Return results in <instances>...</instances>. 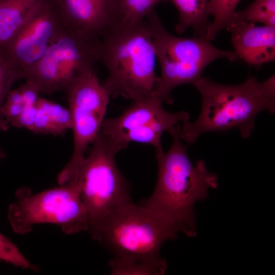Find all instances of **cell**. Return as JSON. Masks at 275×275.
<instances>
[{
	"label": "cell",
	"mask_w": 275,
	"mask_h": 275,
	"mask_svg": "<svg viewBox=\"0 0 275 275\" xmlns=\"http://www.w3.org/2000/svg\"><path fill=\"white\" fill-rule=\"evenodd\" d=\"M37 110L32 132L54 135L64 134L41 108L37 106Z\"/></svg>",
	"instance_id": "cell-23"
},
{
	"label": "cell",
	"mask_w": 275,
	"mask_h": 275,
	"mask_svg": "<svg viewBox=\"0 0 275 275\" xmlns=\"http://www.w3.org/2000/svg\"><path fill=\"white\" fill-rule=\"evenodd\" d=\"M238 58L249 65L260 67L275 59V25L255 23H231L227 28Z\"/></svg>",
	"instance_id": "cell-13"
},
{
	"label": "cell",
	"mask_w": 275,
	"mask_h": 275,
	"mask_svg": "<svg viewBox=\"0 0 275 275\" xmlns=\"http://www.w3.org/2000/svg\"><path fill=\"white\" fill-rule=\"evenodd\" d=\"M65 92L72 120L74 147L70 160L58 175L61 182L78 173L87 148L97 136L104 120L109 98L93 68L79 74Z\"/></svg>",
	"instance_id": "cell-8"
},
{
	"label": "cell",
	"mask_w": 275,
	"mask_h": 275,
	"mask_svg": "<svg viewBox=\"0 0 275 275\" xmlns=\"http://www.w3.org/2000/svg\"><path fill=\"white\" fill-rule=\"evenodd\" d=\"M36 105H24L21 113L11 126L17 128H25L32 131L37 113Z\"/></svg>",
	"instance_id": "cell-24"
},
{
	"label": "cell",
	"mask_w": 275,
	"mask_h": 275,
	"mask_svg": "<svg viewBox=\"0 0 275 275\" xmlns=\"http://www.w3.org/2000/svg\"><path fill=\"white\" fill-rule=\"evenodd\" d=\"M99 43L65 30L37 62L23 70L24 78L40 93L65 91L76 77L99 61Z\"/></svg>",
	"instance_id": "cell-9"
},
{
	"label": "cell",
	"mask_w": 275,
	"mask_h": 275,
	"mask_svg": "<svg viewBox=\"0 0 275 275\" xmlns=\"http://www.w3.org/2000/svg\"><path fill=\"white\" fill-rule=\"evenodd\" d=\"M24 78L23 71L13 65L0 48V130L6 131L10 126L3 117L2 106L14 83Z\"/></svg>",
	"instance_id": "cell-20"
},
{
	"label": "cell",
	"mask_w": 275,
	"mask_h": 275,
	"mask_svg": "<svg viewBox=\"0 0 275 275\" xmlns=\"http://www.w3.org/2000/svg\"><path fill=\"white\" fill-rule=\"evenodd\" d=\"M154 94L132 104L121 115L104 119L100 131L108 138L120 150L132 142L152 145L156 152L163 151L161 138L180 122L188 121L184 111L170 113Z\"/></svg>",
	"instance_id": "cell-10"
},
{
	"label": "cell",
	"mask_w": 275,
	"mask_h": 275,
	"mask_svg": "<svg viewBox=\"0 0 275 275\" xmlns=\"http://www.w3.org/2000/svg\"><path fill=\"white\" fill-rule=\"evenodd\" d=\"M179 12L176 31L183 33L191 29L195 37L205 38L211 22L209 20L208 0H170Z\"/></svg>",
	"instance_id": "cell-15"
},
{
	"label": "cell",
	"mask_w": 275,
	"mask_h": 275,
	"mask_svg": "<svg viewBox=\"0 0 275 275\" xmlns=\"http://www.w3.org/2000/svg\"><path fill=\"white\" fill-rule=\"evenodd\" d=\"M242 22L275 25V0H254L244 10L235 11L230 24Z\"/></svg>",
	"instance_id": "cell-18"
},
{
	"label": "cell",
	"mask_w": 275,
	"mask_h": 275,
	"mask_svg": "<svg viewBox=\"0 0 275 275\" xmlns=\"http://www.w3.org/2000/svg\"><path fill=\"white\" fill-rule=\"evenodd\" d=\"M119 20L114 29H124L145 20L156 6L170 0H117Z\"/></svg>",
	"instance_id": "cell-17"
},
{
	"label": "cell",
	"mask_w": 275,
	"mask_h": 275,
	"mask_svg": "<svg viewBox=\"0 0 275 275\" xmlns=\"http://www.w3.org/2000/svg\"><path fill=\"white\" fill-rule=\"evenodd\" d=\"M6 158V154L0 146V162Z\"/></svg>",
	"instance_id": "cell-26"
},
{
	"label": "cell",
	"mask_w": 275,
	"mask_h": 275,
	"mask_svg": "<svg viewBox=\"0 0 275 275\" xmlns=\"http://www.w3.org/2000/svg\"><path fill=\"white\" fill-rule=\"evenodd\" d=\"M240 0H208L210 15L214 19L211 22L205 39L214 40L218 33L230 24L235 12V9Z\"/></svg>",
	"instance_id": "cell-19"
},
{
	"label": "cell",
	"mask_w": 275,
	"mask_h": 275,
	"mask_svg": "<svg viewBox=\"0 0 275 275\" xmlns=\"http://www.w3.org/2000/svg\"><path fill=\"white\" fill-rule=\"evenodd\" d=\"M0 260L22 269H29L39 272V267L30 262L17 245L0 233Z\"/></svg>",
	"instance_id": "cell-21"
},
{
	"label": "cell",
	"mask_w": 275,
	"mask_h": 275,
	"mask_svg": "<svg viewBox=\"0 0 275 275\" xmlns=\"http://www.w3.org/2000/svg\"><path fill=\"white\" fill-rule=\"evenodd\" d=\"M99 61L108 75L102 84L109 96L133 101L148 98L154 91L156 53L146 20L130 28L114 29L98 44Z\"/></svg>",
	"instance_id": "cell-3"
},
{
	"label": "cell",
	"mask_w": 275,
	"mask_h": 275,
	"mask_svg": "<svg viewBox=\"0 0 275 275\" xmlns=\"http://www.w3.org/2000/svg\"><path fill=\"white\" fill-rule=\"evenodd\" d=\"M45 0H0V46L7 44Z\"/></svg>",
	"instance_id": "cell-14"
},
{
	"label": "cell",
	"mask_w": 275,
	"mask_h": 275,
	"mask_svg": "<svg viewBox=\"0 0 275 275\" xmlns=\"http://www.w3.org/2000/svg\"><path fill=\"white\" fill-rule=\"evenodd\" d=\"M180 128L178 125L169 132L173 143L168 152H156V184L152 194L139 204L155 212L178 233L194 237L195 204L207 198L209 189L217 187L218 178L208 171L204 161L191 163L187 147L178 136Z\"/></svg>",
	"instance_id": "cell-1"
},
{
	"label": "cell",
	"mask_w": 275,
	"mask_h": 275,
	"mask_svg": "<svg viewBox=\"0 0 275 275\" xmlns=\"http://www.w3.org/2000/svg\"><path fill=\"white\" fill-rule=\"evenodd\" d=\"M202 97L199 116L193 122L183 123L178 136L189 144L200 134L210 131L226 132L238 128L247 138L255 128V119L259 113L275 112V76L263 82L254 76L234 85L216 82L202 77L194 85Z\"/></svg>",
	"instance_id": "cell-2"
},
{
	"label": "cell",
	"mask_w": 275,
	"mask_h": 275,
	"mask_svg": "<svg viewBox=\"0 0 275 275\" xmlns=\"http://www.w3.org/2000/svg\"><path fill=\"white\" fill-rule=\"evenodd\" d=\"M145 19L161 68L153 94L162 102L173 103V89L184 84L195 85L202 77L204 69L213 61L218 58L232 61L238 59L235 51L221 50L205 38H181L171 34L155 10Z\"/></svg>",
	"instance_id": "cell-4"
},
{
	"label": "cell",
	"mask_w": 275,
	"mask_h": 275,
	"mask_svg": "<svg viewBox=\"0 0 275 275\" xmlns=\"http://www.w3.org/2000/svg\"><path fill=\"white\" fill-rule=\"evenodd\" d=\"M81 190L79 175L58 187L36 194L28 187L18 189L16 200L8 209L12 230L24 235L31 232L36 225L52 224L68 235L88 231L89 218Z\"/></svg>",
	"instance_id": "cell-6"
},
{
	"label": "cell",
	"mask_w": 275,
	"mask_h": 275,
	"mask_svg": "<svg viewBox=\"0 0 275 275\" xmlns=\"http://www.w3.org/2000/svg\"><path fill=\"white\" fill-rule=\"evenodd\" d=\"M65 30L48 0H45L11 39L0 48L13 65L23 71L37 62Z\"/></svg>",
	"instance_id": "cell-11"
},
{
	"label": "cell",
	"mask_w": 275,
	"mask_h": 275,
	"mask_svg": "<svg viewBox=\"0 0 275 275\" xmlns=\"http://www.w3.org/2000/svg\"><path fill=\"white\" fill-rule=\"evenodd\" d=\"M20 91L24 105L32 106L36 105L39 98L40 93L36 88L28 81L19 88Z\"/></svg>",
	"instance_id": "cell-25"
},
{
	"label": "cell",
	"mask_w": 275,
	"mask_h": 275,
	"mask_svg": "<svg viewBox=\"0 0 275 275\" xmlns=\"http://www.w3.org/2000/svg\"><path fill=\"white\" fill-rule=\"evenodd\" d=\"M64 29L99 42L118 23L117 0H48Z\"/></svg>",
	"instance_id": "cell-12"
},
{
	"label": "cell",
	"mask_w": 275,
	"mask_h": 275,
	"mask_svg": "<svg viewBox=\"0 0 275 275\" xmlns=\"http://www.w3.org/2000/svg\"><path fill=\"white\" fill-rule=\"evenodd\" d=\"M88 231L114 256H159L163 243L178 236L161 217L133 201L109 211Z\"/></svg>",
	"instance_id": "cell-5"
},
{
	"label": "cell",
	"mask_w": 275,
	"mask_h": 275,
	"mask_svg": "<svg viewBox=\"0 0 275 275\" xmlns=\"http://www.w3.org/2000/svg\"><path fill=\"white\" fill-rule=\"evenodd\" d=\"M92 144L78 173L89 227L109 211L132 201L129 184L116 164L115 156L119 149L100 131Z\"/></svg>",
	"instance_id": "cell-7"
},
{
	"label": "cell",
	"mask_w": 275,
	"mask_h": 275,
	"mask_svg": "<svg viewBox=\"0 0 275 275\" xmlns=\"http://www.w3.org/2000/svg\"><path fill=\"white\" fill-rule=\"evenodd\" d=\"M36 105L47 115L64 133L66 130L72 129V120L69 109L40 97L37 102Z\"/></svg>",
	"instance_id": "cell-22"
},
{
	"label": "cell",
	"mask_w": 275,
	"mask_h": 275,
	"mask_svg": "<svg viewBox=\"0 0 275 275\" xmlns=\"http://www.w3.org/2000/svg\"><path fill=\"white\" fill-rule=\"evenodd\" d=\"M113 275H163L167 261L159 256H114L109 261Z\"/></svg>",
	"instance_id": "cell-16"
}]
</instances>
